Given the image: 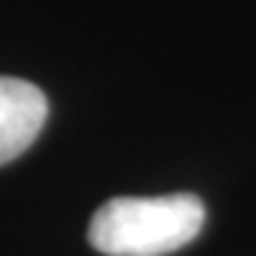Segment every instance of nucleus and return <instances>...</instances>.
I'll return each mask as SVG.
<instances>
[{"mask_svg": "<svg viewBox=\"0 0 256 256\" xmlns=\"http://www.w3.org/2000/svg\"><path fill=\"white\" fill-rule=\"evenodd\" d=\"M205 222V205L194 194L117 196L97 208L88 242L106 256H165L185 248Z\"/></svg>", "mask_w": 256, "mask_h": 256, "instance_id": "f257e3e1", "label": "nucleus"}, {"mask_svg": "<svg viewBox=\"0 0 256 256\" xmlns=\"http://www.w3.org/2000/svg\"><path fill=\"white\" fill-rule=\"evenodd\" d=\"M48 100L34 82L0 77V165L12 162L46 126Z\"/></svg>", "mask_w": 256, "mask_h": 256, "instance_id": "f03ea898", "label": "nucleus"}]
</instances>
